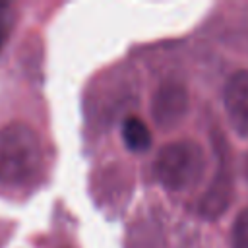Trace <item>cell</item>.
<instances>
[{
	"label": "cell",
	"mask_w": 248,
	"mask_h": 248,
	"mask_svg": "<svg viewBox=\"0 0 248 248\" xmlns=\"http://www.w3.org/2000/svg\"><path fill=\"white\" fill-rule=\"evenodd\" d=\"M43 167V147L37 132L21 122L0 128V182L29 184Z\"/></svg>",
	"instance_id": "obj_1"
},
{
	"label": "cell",
	"mask_w": 248,
	"mask_h": 248,
	"mask_svg": "<svg viewBox=\"0 0 248 248\" xmlns=\"http://www.w3.org/2000/svg\"><path fill=\"white\" fill-rule=\"evenodd\" d=\"M205 170L203 149L190 140H180L165 145L155 159L157 180L174 192L196 186Z\"/></svg>",
	"instance_id": "obj_2"
},
{
	"label": "cell",
	"mask_w": 248,
	"mask_h": 248,
	"mask_svg": "<svg viewBox=\"0 0 248 248\" xmlns=\"http://www.w3.org/2000/svg\"><path fill=\"white\" fill-rule=\"evenodd\" d=\"M225 108L232 128L248 136V70L234 72L225 85Z\"/></svg>",
	"instance_id": "obj_3"
},
{
	"label": "cell",
	"mask_w": 248,
	"mask_h": 248,
	"mask_svg": "<svg viewBox=\"0 0 248 248\" xmlns=\"http://www.w3.org/2000/svg\"><path fill=\"white\" fill-rule=\"evenodd\" d=\"M186 110V93L180 85L176 83H165L153 101V114L155 120L161 126H169L176 120H180V116Z\"/></svg>",
	"instance_id": "obj_4"
},
{
	"label": "cell",
	"mask_w": 248,
	"mask_h": 248,
	"mask_svg": "<svg viewBox=\"0 0 248 248\" xmlns=\"http://www.w3.org/2000/svg\"><path fill=\"white\" fill-rule=\"evenodd\" d=\"M122 140L132 151H145L151 145V132L138 116H126L122 122Z\"/></svg>",
	"instance_id": "obj_5"
},
{
	"label": "cell",
	"mask_w": 248,
	"mask_h": 248,
	"mask_svg": "<svg viewBox=\"0 0 248 248\" xmlns=\"http://www.w3.org/2000/svg\"><path fill=\"white\" fill-rule=\"evenodd\" d=\"M232 248H248V209H244L232 225Z\"/></svg>",
	"instance_id": "obj_6"
},
{
	"label": "cell",
	"mask_w": 248,
	"mask_h": 248,
	"mask_svg": "<svg viewBox=\"0 0 248 248\" xmlns=\"http://www.w3.org/2000/svg\"><path fill=\"white\" fill-rule=\"evenodd\" d=\"M10 19H12V14H10V6L0 2V48L2 45L6 43L8 39V33H10Z\"/></svg>",
	"instance_id": "obj_7"
}]
</instances>
